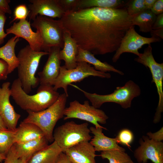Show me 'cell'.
I'll return each mask as SVG.
<instances>
[{
    "instance_id": "6da1fadb",
    "label": "cell",
    "mask_w": 163,
    "mask_h": 163,
    "mask_svg": "<svg viewBox=\"0 0 163 163\" xmlns=\"http://www.w3.org/2000/svg\"><path fill=\"white\" fill-rule=\"evenodd\" d=\"M60 20L78 47L94 55L116 52L132 25L126 8L79 9L66 12Z\"/></svg>"
},
{
    "instance_id": "7a4b0ae2",
    "label": "cell",
    "mask_w": 163,
    "mask_h": 163,
    "mask_svg": "<svg viewBox=\"0 0 163 163\" xmlns=\"http://www.w3.org/2000/svg\"><path fill=\"white\" fill-rule=\"evenodd\" d=\"M11 96L22 109L38 112L48 108L58 99L60 94L53 86L40 85L37 93L29 95L23 90L19 80H14L10 88Z\"/></svg>"
},
{
    "instance_id": "3957f363",
    "label": "cell",
    "mask_w": 163,
    "mask_h": 163,
    "mask_svg": "<svg viewBox=\"0 0 163 163\" xmlns=\"http://www.w3.org/2000/svg\"><path fill=\"white\" fill-rule=\"evenodd\" d=\"M68 97L64 93L60 94L56 101L45 110L38 112L27 111L28 115L23 121L36 125L49 142H53L54 129L58 121L64 117Z\"/></svg>"
},
{
    "instance_id": "277c9868",
    "label": "cell",
    "mask_w": 163,
    "mask_h": 163,
    "mask_svg": "<svg viewBox=\"0 0 163 163\" xmlns=\"http://www.w3.org/2000/svg\"><path fill=\"white\" fill-rule=\"evenodd\" d=\"M48 54V53L44 51H34L29 45L19 51L17 56L19 62L17 68L18 78L26 93L29 94L32 88L39 84V78L35 75L36 72L41 58Z\"/></svg>"
},
{
    "instance_id": "5b68a950",
    "label": "cell",
    "mask_w": 163,
    "mask_h": 163,
    "mask_svg": "<svg viewBox=\"0 0 163 163\" xmlns=\"http://www.w3.org/2000/svg\"><path fill=\"white\" fill-rule=\"evenodd\" d=\"M70 85L82 91L90 101L92 105L97 108L107 102L117 104L124 109L129 108L131 107L133 99L139 96L141 93L139 86L131 80L127 81L123 86L117 87L113 93L106 95L91 93L75 85L71 84Z\"/></svg>"
},
{
    "instance_id": "8992f818",
    "label": "cell",
    "mask_w": 163,
    "mask_h": 163,
    "mask_svg": "<svg viewBox=\"0 0 163 163\" xmlns=\"http://www.w3.org/2000/svg\"><path fill=\"white\" fill-rule=\"evenodd\" d=\"M88 125L87 123L78 124L72 121L66 122L55 129L54 141L63 152L79 143L89 141L92 137Z\"/></svg>"
},
{
    "instance_id": "52a82bcc",
    "label": "cell",
    "mask_w": 163,
    "mask_h": 163,
    "mask_svg": "<svg viewBox=\"0 0 163 163\" xmlns=\"http://www.w3.org/2000/svg\"><path fill=\"white\" fill-rule=\"evenodd\" d=\"M31 25L40 33L43 41L42 50L48 52L53 47L62 48L64 29L60 19L38 15Z\"/></svg>"
},
{
    "instance_id": "ba28073f",
    "label": "cell",
    "mask_w": 163,
    "mask_h": 163,
    "mask_svg": "<svg viewBox=\"0 0 163 163\" xmlns=\"http://www.w3.org/2000/svg\"><path fill=\"white\" fill-rule=\"evenodd\" d=\"M90 76L109 78L111 75L108 73L96 70L90 64L83 62H77L75 68L68 69L64 66H61L59 74L54 81L52 85L54 89L62 88L64 93L68 96V86L73 82H79Z\"/></svg>"
},
{
    "instance_id": "9c48e42d",
    "label": "cell",
    "mask_w": 163,
    "mask_h": 163,
    "mask_svg": "<svg viewBox=\"0 0 163 163\" xmlns=\"http://www.w3.org/2000/svg\"><path fill=\"white\" fill-rule=\"evenodd\" d=\"M152 50L151 44L148 45L143 53H140L135 60L149 69L152 75V82H154L156 86L159 100L153 122L157 123L160 120L163 111V63H158L155 60Z\"/></svg>"
},
{
    "instance_id": "30bf717a",
    "label": "cell",
    "mask_w": 163,
    "mask_h": 163,
    "mask_svg": "<svg viewBox=\"0 0 163 163\" xmlns=\"http://www.w3.org/2000/svg\"><path fill=\"white\" fill-rule=\"evenodd\" d=\"M64 116V120L78 119L92 123L96 128H102L107 130L99 123L105 124L108 117L103 110L90 105L88 101H85L83 104L77 100L71 102L69 106L65 109Z\"/></svg>"
},
{
    "instance_id": "8fae6325",
    "label": "cell",
    "mask_w": 163,
    "mask_h": 163,
    "mask_svg": "<svg viewBox=\"0 0 163 163\" xmlns=\"http://www.w3.org/2000/svg\"><path fill=\"white\" fill-rule=\"evenodd\" d=\"M134 27V25H132L126 32L112 58L113 62H116L121 55L124 53H131L138 56L140 53L138 50L143 45L160 41V39L159 38L146 37L140 35L136 31Z\"/></svg>"
},
{
    "instance_id": "7c38bea8",
    "label": "cell",
    "mask_w": 163,
    "mask_h": 163,
    "mask_svg": "<svg viewBox=\"0 0 163 163\" xmlns=\"http://www.w3.org/2000/svg\"><path fill=\"white\" fill-rule=\"evenodd\" d=\"M140 145L134 152L139 163H147L148 160L154 163H163V143L143 136L139 141Z\"/></svg>"
},
{
    "instance_id": "4fadbf2b",
    "label": "cell",
    "mask_w": 163,
    "mask_h": 163,
    "mask_svg": "<svg viewBox=\"0 0 163 163\" xmlns=\"http://www.w3.org/2000/svg\"><path fill=\"white\" fill-rule=\"evenodd\" d=\"M8 35L13 34L18 37H21L26 40L29 45L33 50L40 51L43 44L42 39L40 32L36 30L34 32L31 27L30 21L26 19L20 20L6 30Z\"/></svg>"
},
{
    "instance_id": "5bb4252c",
    "label": "cell",
    "mask_w": 163,
    "mask_h": 163,
    "mask_svg": "<svg viewBox=\"0 0 163 163\" xmlns=\"http://www.w3.org/2000/svg\"><path fill=\"white\" fill-rule=\"evenodd\" d=\"M10 82H7L0 88V116L7 128L14 130L21 116L15 111L10 102Z\"/></svg>"
},
{
    "instance_id": "9a60e30c",
    "label": "cell",
    "mask_w": 163,
    "mask_h": 163,
    "mask_svg": "<svg viewBox=\"0 0 163 163\" xmlns=\"http://www.w3.org/2000/svg\"><path fill=\"white\" fill-rule=\"evenodd\" d=\"M28 16L34 20L38 15L61 19L65 13L58 0H30Z\"/></svg>"
},
{
    "instance_id": "2e32d148",
    "label": "cell",
    "mask_w": 163,
    "mask_h": 163,
    "mask_svg": "<svg viewBox=\"0 0 163 163\" xmlns=\"http://www.w3.org/2000/svg\"><path fill=\"white\" fill-rule=\"evenodd\" d=\"M60 49L56 46L50 49L48 59L43 70L38 73L40 85L53 86L54 81L58 76L61 67V60L59 56Z\"/></svg>"
},
{
    "instance_id": "e0dca14e",
    "label": "cell",
    "mask_w": 163,
    "mask_h": 163,
    "mask_svg": "<svg viewBox=\"0 0 163 163\" xmlns=\"http://www.w3.org/2000/svg\"><path fill=\"white\" fill-rule=\"evenodd\" d=\"M95 152L94 146L88 141L79 143L64 153L72 163H96Z\"/></svg>"
},
{
    "instance_id": "ac0fdd59",
    "label": "cell",
    "mask_w": 163,
    "mask_h": 163,
    "mask_svg": "<svg viewBox=\"0 0 163 163\" xmlns=\"http://www.w3.org/2000/svg\"><path fill=\"white\" fill-rule=\"evenodd\" d=\"M63 37L64 46L59 52V58L60 60L64 61V66L66 69H72L77 66L76 57L78 46L70 34L64 29Z\"/></svg>"
},
{
    "instance_id": "d6986e66",
    "label": "cell",
    "mask_w": 163,
    "mask_h": 163,
    "mask_svg": "<svg viewBox=\"0 0 163 163\" xmlns=\"http://www.w3.org/2000/svg\"><path fill=\"white\" fill-rule=\"evenodd\" d=\"M89 129L90 132L94 135L90 142L94 146L96 151L114 150L125 151V149L118 145L116 138H110L104 134L102 132L103 128L91 126Z\"/></svg>"
},
{
    "instance_id": "ffe728a7",
    "label": "cell",
    "mask_w": 163,
    "mask_h": 163,
    "mask_svg": "<svg viewBox=\"0 0 163 163\" xmlns=\"http://www.w3.org/2000/svg\"><path fill=\"white\" fill-rule=\"evenodd\" d=\"M49 142L44 137L23 143H15L13 146L18 157L28 162L35 153L46 146Z\"/></svg>"
},
{
    "instance_id": "44dd1931",
    "label": "cell",
    "mask_w": 163,
    "mask_h": 163,
    "mask_svg": "<svg viewBox=\"0 0 163 163\" xmlns=\"http://www.w3.org/2000/svg\"><path fill=\"white\" fill-rule=\"evenodd\" d=\"M44 137H45L44 133L37 126L23 121L16 129L14 143H23Z\"/></svg>"
},
{
    "instance_id": "7402d4cb",
    "label": "cell",
    "mask_w": 163,
    "mask_h": 163,
    "mask_svg": "<svg viewBox=\"0 0 163 163\" xmlns=\"http://www.w3.org/2000/svg\"><path fill=\"white\" fill-rule=\"evenodd\" d=\"M76 60L77 62H85L92 65L95 70L101 72L107 73L111 72L121 75H124L122 71L117 69L106 62H102L96 58L91 53L79 47Z\"/></svg>"
},
{
    "instance_id": "603a6c76",
    "label": "cell",
    "mask_w": 163,
    "mask_h": 163,
    "mask_svg": "<svg viewBox=\"0 0 163 163\" xmlns=\"http://www.w3.org/2000/svg\"><path fill=\"white\" fill-rule=\"evenodd\" d=\"M62 152L60 148L54 141L35 153L28 163H56Z\"/></svg>"
},
{
    "instance_id": "cb8c5ba5",
    "label": "cell",
    "mask_w": 163,
    "mask_h": 163,
    "mask_svg": "<svg viewBox=\"0 0 163 163\" xmlns=\"http://www.w3.org/2000/svg\"><path fill=\"white\" fill-rule=\"evenodd\" d=\"M19 41V38L14 36L9 40L4 46L0 47V59L8 64L9 74L17 68L19 64L18 59L15 53V48Z\"/></svg>"
},
{
    "instance_id": "d4e9b609",
    "label": "cell",
    "mask_w": 163,
    "mask_h": 163,
    "mask_svg": "<svg viewBox=\"0 0 163 163\" xmlns=\"http://www.w3.org/2000/svg\"><path fill=\"white\" fill-rule=\"evenodd\" d=\"M156 17L150 10H145L132 16V25L138 26L140 31L144 33L150 32L152 30Z\"/></svg>"
},
{
    "instance_id": "484cf974",
    "label": "cell",
    "mask_w": 163,
    "mask_h": 163,
    "mask_svg": "<svg viewBox=\"0 0 163 163\" xmlns=\"http://www.w3.org/2000/svg\"><path fill=\"white\" fill-rule=\"evenodd\" d=\"M124 3L120 0H78L73 11L94 7L119 8Z\"/></svg>"
},
{
    "instance_id": "4316f807",
    "label": "cell",
    "mask_w": 163,
    "mask_h": 163,
    "mask_svg": "<svg viewBox=\"0 0 163 163\" xmlns=\"http://www.w3.org/2000/svg\"><path fill=\"white\" fill-rule=\"evenodd\" d=\"M16 130L0 129V154L6 156L14 144Z\"/></svg>"
},
{
    "instance_id": "83f0119b",
    "label": "cell",
    "mask_w": 163,
    "mask_h": 163,
    "mask_svg": "<svg viewBox=\"0 0 163 163\" xmlns=\"http://www.w3.org/2000/svg\"><path fill=\"white\" fill-rule=\"evenodd\" d=\"M125 152L119 150L103 151L99 156L103 159L108 160L109 163H135Z\"/></svg>"
},
{
    "instance_id": "f1b7e54d",
    "label": "cell",
    "mask_w": 163,
    "mask_h": 163,
    "mask_svg": "<svg viewBox=\"0 0 163 163\" xmlns=\"http://www.w3.org/2000/svg\"><path fill=\"white\" fill-rule=\"evenodd\" d=\"M116 138L118 144L129 147L130 146V144L133 140L134 135L131 130L124 129L119 132Z\"/></svg>"
},
{
    "instance_id": "f546056e",
    "label": "cell",
    "mask_w": 163,
    "mask_h": 163,
    "mask_svg": "<svg viewBox=\"0 0 163 163\" xmlns=\"http://www.w3.org/2000/svg\"><path fill=\"white\" fill-rule=\"evenodd\" d=\"M127 11L130 16L135 15L146 10L144 4V0H133L127 4Z\"/></svg>"
},
{
    "instance_id": "4dcf8cb0",
    "label": "cell",
    "mask_w": 163,
    "mask_h": 163,
    "mask_svg": "<svg viewBox=\"0 0 163 163\" xmlns=\"http://www.w3.org/2000/svg\"><path fill=\"white\" fill-rule=\"evenodd\" d=\"M29 12L26 5L22 4L17 6L14 11V19L11 23L15 20L26 19Z\"/></svg>"
},
{
    "instance_id": "1f68e13d",
    "label": "cell",
    "mask_w": 163,
    "mask_h": 163,
    "mask_svg": "<svg viewBox=\"0 0 163 163\" xmlns=\"http://www.w3.org/2000/svg\"><path fill=\"white\" fill-rule=\"evenodd\" d=\"M3 163H28L17 156L13 145L6 156Z\"/></svg>"
},
{
    "instance_id": "d6a6232c",
    "label": "cell",
    "mask_w": 163,
    "mask_h": 163,
    "mask_svg": "<svg viewBox=\"0 0 163 163\" xmlns=\"http://www.w3.org/2000/svg\"><path fill=\"white\" fill-rule=\"evenodd\" d=\"M59 2L65 12L73 11L78 0H58Z\"/></svg>"
},
{
    "instance_id": "836d02e7",
    "label": "cell",
    "mask_w": 163,
    "mask_h": 163,
    "mask_svg": "<svg viewBox=\"0 0 163 163\" xmlns=\"http://www.w3.org/2000/svg\"><path fill=\"white\" fill-rule=\"evenodd\" d=\"M6 19L5 13L0 9V45L4 43L5 38L7 35L4 30Z\"/></svg>"
},
{
    "instance_id": "e575fe53",
    "label": "cell",
    "mask_w": 163,
    "mask_h": 163,
    "mask_svg": "<svg viewBox=\"0 0 163 163\" xmlns=\"http://www.w3.org/2000/svg\"><path fill=\"white\" fill-rule=\"evenodd\" d=\"M9 74L8 64L4 61L0 59V80H5Z\"/></svg>"
},
{
    "instance_id": "d590c367",
    "label": "cell",
    "mask_w": 163,
    "mask_h": 163,
    "mask_svg": "<svg viewBox=\"0 0 163 163\" xmlns=\"http://www.w3.org/2000/svg\"><path fill=\"white\" fill-rule=\"evenodd\" d=\"M146 134L149 139L156 141L162 142L163 140V127H161L155 133L149 132Z\"/></svg>"
},
{
    "instance_id": "8d00e7d4",
    "label": "cell",
    "mask_w": 163,
    "mask_h": 163,
    "mask_svg": "<svg viewBox=\"0 0 163 163\" xmlns=\"http://www.w3.org/2000/svg\"><path fill=\"white\" fill-rule=\"evenodd\" d=\"M150 10L156 15L162 13L163 0H156Z\"/></svg>"
},
{
    "instance_id": "74e56055",
    "label": "cell",
    "mask_w": 163,
    "mask_h": 163,
    "mask_svg": "<svg viewBox=\"0 0 163 163\" xmlns=\"http://www.w3.org/2000/svg\"><path fill=\"white\" fill-rule=\"evenodd\" d=\"M10 2V0H0V9L5 14L12 13L9 5Z\"/></svg>"
},
{
    "instance_id": "f35d334b",
    "label": "cell",
    "mask_w": 163,
    "mask_h": 163,
    "mask_svg": "<svg viewBox=\"0 0 163 163\" xmlns=\"http://www.w3.org/2000/svg\"><path fill=\"white\" fill-rule=\"evenodd\" d=\"M163 28V13L156 17L152 27L153 30H156Z\"/></svg>"
},
{
    "instance_id": "ab89813d",
    "label": "cell",
    "mask_w": 163,
    "mask_h": 163,
    "mask_svg": "<svg viewBox=\"0 0 163 163\" xmlns=\"http://www.w3.org/2000/svg\"><path fill=\"white\" fill-rule=\"evenodd\" d=\"M56 163H72L66 155L62 152L59 155Z\"/></svg>"
},
{
    "instance_id": "60d3db41",
    "label": "cell",
    "mask_w": 163,
    "mask_h": 163,
    "mask_svg": "<svg viewBox=\"0 0 163 163\" xmlns=\"http://www.w3.org/2000/svg\"><path fill=\"white\" fill-rule=\"evenodd\" d=\"M150 32L152 37L163 39V28L156 30H152Z\"/></svg>"
},
{
    "instance_id": "b9f144b4",
    "label": "cell",
    "mask_w": 163,
    "mask_h": 163,
    "mask_svg": "<svg viewBox=\"0 0 163 163\" xmlns=\"http://www.w3.org/2000/svg\"><path fill=\"white\" fill-rule=\"evenodd\" d=\"M156 0H144L146 10H150Z\"/></svg>"
},
{
    "instance_id": "7bdbcfd3",
    "label": "cell",
    "mask_w": 163,
    "mask_h": 163,
    "mask_svg": "<svg viewBox=\"0 0 163 163\" xmlns=\"http://www.w3.org/2000/svg\"><path fill=\"white\" fill-rule=\"evenodd\" d=\"M7 128L6 126L2 117L0 116V129H5Z\"/></svg>"
},
{
    "instance_id": "ee69618b",
    "label": "cell",
    "mask_w": 163,
    "mask_h": 163,
    "mask_svg": "<svg viewBox=\"0 0 163 163\" xmlns=\"http://www.w3.org/2000/svg\"><path fill=\"white\" fill-rule=\"evenodd\" d=\"M6 156L0 154V163H2L5 158Z\"/></svg>"
}]
</instances>
